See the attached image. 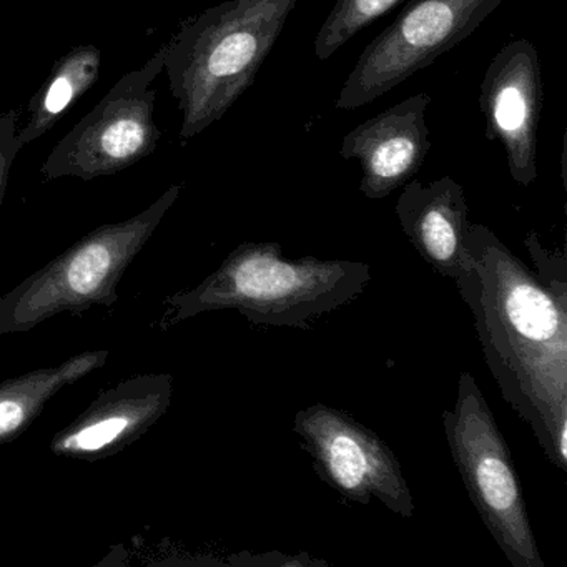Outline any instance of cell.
<instances>
[{
	"instance_id": "18",
	"label": "cell",
	"mask_w": 567,
	"mask_h": 567,
	"mask_svg": "<svg viewBox=\"0 0 567 567\" xmlns=\"http://www.w3.org/2000/svg\"><path fill=\"white\" fill-rule=\"evenodd\" d=\"M230 564H237V566H255V567H317L327 566L324 560L313 559L303 554H284V553H265V554H251L241 553L237 556H231Z\"/></svg>"
},
{
	"instance_id": "1",
	"label": "cell",
	"mask_w": 567,
	"mask_h": 567,
	"mask_svg": "<svg viewBox=\"0 0 567 567\" xmlns=\"http://www.w3.org/2000/svg\"><path fill=\"white\" fill-rule=\"evenodd\" d=\"M457 278L487 370L540 450L567 473V308L489 228L471 224Z\"/></svg>"
},
{
	"instance_id": "8",
	"label": "cell",
	"mask_w": 567,
	"mask_h": 567,
	"mask_svg": "<svg viewBox=\"0 0 567 567\" xmlns=\"http://www.w3.org/2000/svg\"><path fill=\"white\" fill-rule=\"evenodd\" d=\"M293 431L320 480L344 499L363 506L378 501L398 516H413L400 461L373 430L344 411L315 403L295 414Z\"/></svg>"
},
{
	"instance_id": "14",
	"label": "cell",
	"mask_w": 567,
	"mask_h": 567,
	"mask_svg": "<svg viewBox=\"0 0 567 567\" xmlns=\"http://www.w3.org/2000/svg\"><path fill=\"white\" fill-rule=\"evenodd\" d=\"M101 65L102 52L94 44L79 45L55 62L51 74L29 102V122L19 131L22 148L44 137L62 115L97 84Z\"/></svg>"
},
{
	"instance_id": "15",
	"label": "cell",
	"mask_w": 567,
	"mask_h": 567,
	"mask_svg": "<svg viewBox=\"0 0 567 567\" xmlns=\"http://www.w3.org/2000/svg\"><path fill=\"white\" fill-rule=\"evenodd\" d=\"M401 0H337L315 38V55L328 61L358 32L396 8Z\"/></svg>"
},
{
	"instance_id": "12",
	"label": "cell",
	"mask_w": 567,
	"mask_h": 567,
	"mask_svg": "<svg viewBox=\"0 0 567 567\" xmlns=\"http://www.w3.org/2000/svg\"><path fill=\"white\" fill-rule=\"evenodd\" d=\"M394 212L414 250L437 274L456 281L467 270L471 224L466 197L457 182L451 177L427 185L408 182Z\"/></svg>"
},
{
	"instance_id": "17",
	"label": "cell",
	"mask_w": 567,
	"mask_h": 567,
	"mask_svg": "<svg viewBox=\"0 0 567 567\" xmlns=\"http://www.w3.org/2000/svg\"><path fill=\"white\" fill-rule=\"evenodd\" d=\"M21 117V109H11L0 114V208L4 204L12 167L22 148L19 144L18 131Z\"/></svg>"
},
{
	"instance_id": "6",
	"label": "cell",
	"mask_w": 567,
	"mask_h": 567,
	"mask_svg": "<svg viewBox=\"0 0 567 567\" xmlns=\"http://www.w3.org/2000/svg\"><path fill=\"white\" fill-rule=\"evenodd\" d=\"M165 45L144 68L127 72L45 158V181L91 182L118 174L154 154L162 132L154 121V84L164 72Z\"/></svg>"
},
{
	"instance_id": "5",
	"label": "cell",
	"mask_w": 567,
	"mask_h": 567,
	"mask_svg": "<svg viewBox=\"0 0 567 567\" xmlns=\"http://www.w3.org/2000/svg\"><path fill=\"white\" fill-rule=\"evenodd\" d=\"M443 424L471 503L504 556L514 567H544L509 447L467 371L460 374L456 403L444 411Z\"/></svg>"
},
{
	"instance_id": "3",
	"label": "cell",
	"mask_w": 567,
	"mask_h": 567,
	"mask_svg": "<svg viewBox=\"0 0 567 567\" xmlns=\"http://www.w3.org/2000/svg\"><path fill=\"white\" fill-rule=\"evenodd\" d=\"M297 2L227 0L182 22L164 58L182 141L220 121L254 85Z\"/></svg>"
},
{
	"instance_id": "9",
	"label": "cell",
	"mask_w": 567,
	"mask_h": 567,
	"mask_svg": "<svg viewBox=\"0 0 567 567\" xmlns=\"http://www.w3.org/2000/svg\"><path fill=\"white\" fill-rule=\"evenodd\" d=\"M539 55L529 41L509 42L487 65L481 84V111L486 135L506 151L511 177L517 184L537 178V128L543 112Z\"/></svg>"
},
{
	"instance_id": "11",
	"label": "cell",
	"mask_w": 567,
	"mask_h": 567,
	"mask_svg": "<svg viewBox=\"0 0 567 567\" xmlns=\"http://www.w3.org/2000/svg\"><path fill=\"white\" fill-rule=\"evenodd\" d=\"M430 104L427 94L411 95L344 135L340 155L344 161L360 162L364 197L386 198L421 171L433 147L424 121Z\"/></svg>"
},
{
	"instance_id": "4",
	"label": "cell",
	"mask_w": 567,
	"mask_h": 567,
	"mask_svg": "<svg viewBox=\"0 0 567 567\" xmlns=\"http://www.w3.org/2000/svg\"><path fill=\"white\" fill-rule=\"evenodd\" d=\"M172 185L151 207L82 237L0 298V334L28 333L62 313L82 317L92 307H114L118 284L181 197Z\"/></svg>"
},
{
	"instance_id": "13",
	"label": "cell",
	"mask_w": 567,
	"mask_h": 567,
	"mask_svg": "<svg viewBox=\"0 0 567 567\" xmlns=\"http://www.w3.org/2000/svg\"><path fill=\"white\" fill-rule=\"evenodd\" d=\"M107 350L85 351L58 367L38 368L0 383V444L18 440L38 420L45 404L65 386L107 363Z\"/></svg>"
},
{
	"instance_id": "7",
	"label": "cell",
	"mask_w": 567,
	"mask_h": 567,
	"mask_svg": "<svg viewBox=\"0 0 567 567\" xmlns=\"http://www.w3.org/2000/svg\"><path fill=\"white\" fill-rule=\"evenodd\" d=\"M503 0H411L348 75L337 109L371 104L470 38Z\"/></svg>"
},
{
	"instance_id": "2",
	"label": "cell",
	"mask_w": 567,
	"mask_h": 567,
	"mask_svg": "<svg viewBox=\"0 0 567 567\" xmlns=\"http://www.w3.org/2000/svg\"><path fill=\"white\" fill-rule=\"evenodd\" d=\"M371 281L363 261L284 257L275 241H245L190 290L165 298L158 328L218 310H235L250 323L308 330L315 321L357 300Z\"/></svg>"
},
{
	"instance_id": "10",
	"label": "cell",
	"mask_w": 567,
	"mask_h": 567,
	"mask_svg": "<svg viewBox=\"0 0 567 567\" xmlns=\"http://www.w3.org/2000/svg\"><path fill=\"white\" fill-rule=\"evenodd\" d=\"M174 396L171 373L127 378L101 391L91 406L59 431L51 453L75 461L107 460L141 440L162 420Z\"/></svg>"
},
{
	"instance_id": "16",
	"label": "cell",
	"mask_w": 567,
	"mask_h": 567,
	"mask_svg": "<svg viewBox=\"0 0 567 567\" xmlns=\"http://www.w3.org/2000/svg\"><path fill=\"white\" fill-rule=\"evenodd\" d=\"M527 251L536 267V277L544 288L567 308V258L564 251L547 250L540 245L536 231L526 237Z\"/></svg>"
}]
</instances>
